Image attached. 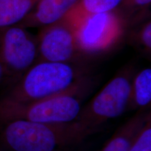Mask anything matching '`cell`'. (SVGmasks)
I'll list each match as a JSON object with an SVG mask.
<instances>
[{"label":"cell","instance_id":"obj_3","mask_svg":"<svg viewBox=\"0 0 151 151\" xmlns=\"http://www.w3.org/2000/svg\"><path fill=\"white\" fill-rule=\"evenodd\" d=\"M92 75L87 64L37 62L1 98L11 103H27L69 89Z\"/></svg>","mask_w":151,"mask_h":151},{"label":"cell","instance_id":"obj_7","mask_svg":"<svg viewBox=\"0 0 151 151\" xmlns=\"http://www.w3.org/2000/svg\"><path fill=\"white\" fill-rule=\"evenodd\" d=\"M37 39L38 62L87 64L88 59L80 52L77 44L75 24L66 16L39 28Z\"/></svg>","mask_w":151,"mask_h":151},{"label":"cell","instance_id":"obj_10","mask_svg":"<svg viewBox=\"0 0 151 151\" xmlns=\"http://www.w3.org/2000/svg\"><path fill=\"white\" fill-rule=\"evenodd\" d=\"M151 103V69L136 72L132 81L128 111L148 110Z\"/></svg>","mask_w":151,"mask_h":151},{"label":"cell","instance_id":"obj_14","mask_svg":"<svg viewBox=\"0 0 151 151\" xmlns=\"http://www.w3.org/2000/svg\"><path fill=\"white\" fill-rule=\"evenodd\" d=\"M128 39L143 55H151V20L150 18L129 28Z\"/></svg>","mask_w":151,"mask_h":151},{"label":"cell","instance_id":"obj_8","mask_svg":"<svg viewBox=\"0 0 151 151\" xmlns=\"http://www.w3.org/2000/svg\"><path fill=\"white\" fill-rule=\"evenodd\" d=\"M79 0H39L27 16L18 24L28 28H41L63 18Z\"/></svg>","mask_w":151,"mask_h":151},{"label":"cell","instance_id":"obj_15","mask_svg":"<svg viewBox=\"0 0 151 151\" xmlns=\"http://www.w3.org/2000/svg\"><path fill=\"white\" fill-rule=\"evenodd\" d=\"M128 151H151V117L139 132Z\"/></svg>","mask_w":151,"mask_h":151},{"label":"cell","instance_id":"obj_12","mask_svg":"<svg viewBox=\"0 0 151 151\" xmlns=\"http://www.w3.org/2000/svg\"><path fill=\"white\" fill-rule=\"evenodd\" d=\"M151 0H122L116 11L128 29L150 18Z\"/></svg>","mask_w":151,"mask_h":151},{"label":"cell","instance_id":"obj_2","mask_svg":"<svg viewBox=\"0 0 151 151\" xmlns=\"http://www.w3.org/2000/svg\"><path fill=\"white\" fill-rule=\"evenodd\" d=\"M94 86L92 74L65 91L37 101L11 103L0 100V122L24 120L48 124L71 123L78 118Z\"/></svg>","mask_w":151,"mask_h":151},{"label":"cell","instance_id":"obj_13","mask_svg":"<svg viewBox=\"0 0 151 151\" xmlns=\"http://www.w3.org/2000/svg\"><path fill=\"white\" fill-rule=\"evenodd\" d=\"M122 0H79L66 16L76 24L91 14L115 11Z\"/></svg>","mask_w":151,"mask_h":151},{"label":"cell","instance_id":"obj_1","mask_svg":"<svg viewBox=\"0 0 151 151\" xmlns=\"http://www.w3.org/2000/svg\"><path fill=\"white\" fill-rule=\"evenodd\" d=\"M90 136L76 122L48 124L11 120L0 122V143L10 151H70Z\"/></svg>","mask_w":151,"mask_h":151},{"label":"cell","instance_id":"obj_9","mask_svg":"<svg viewBox=\"0 0 151 151\" xmlns=\"http://www.w3.org/2000/svg\"><path fill=\"white\" fill-rule=\"evenodd\" d=\"M150 118V111H137L116 130L100 151H128L139 132Z\"/></svg>","mask_w":151,"mask_h":151},{"label":"cell","instance_id":"obj_6","mask_svg":"<svg viewBox=\"0 0 151 151\" xmlns=\"http://www.w3.org/2000/svg\"><path fill=\"white\" fill-rule=\"evenodd\" d=\"M39 60L37 36L20 24L0 28V63L11 86Z\"/></svg>","mask_w":151,"mask_h":151},{"label":"cell","instance_id":"obj_11","mask_svg":"<svg viewBox=\"0 0 151 151\" xmlns=\"http://www.w3.org/2000/svg\"><path fill=\"white\" fill-rule=\"evenodd\" d=\"M39 0H0V28L19 24Z\"/></svg>","mask_w":151,"mask_h":151},{"label":"cell","instance_id":"obj_17","mask_svg":"<svg viewBox=\"0 0 151 151\" xmlns=\"http://www.w3.org/2000/svg\"><path fill=\"white\" fill-rule=\"evenodd\" d=\"M0 151H1V149H0Z\"/></svg>","mask_w":151,"mask_h":151},{"label":"cell","instance_id":"obj_5","mask_svg":"<svg viewBox=\"0 0 151 151\" xmlns=\"http://www.w3.org/2000/svg\"><path fill=\"white\" fill-rule=\"evenodd\" d=\"M79 50L89 59L114 48L125 35V24L116 11L91 14L74 24Z\"/></svg>","mask_w":151,"mask_h":151},{"label":"cell","instance_id":"obj_4","mask_svg":"<svg viewBox=\"0 0 151 151\" xmlns=\"http://www.w3.org/2000/svg\"><path fill=\"white\" fill-rule=\"evenodd\" d=\"M135 73L133 65L122 68L89 102L83 106L74 122L93 135L109 120L127 111Z\"/></svg>","mask_w":151,"mask_h":151},{"label":"cell","instance_id":"obj_16","mask_svg":"<svg viewBox=\"0 0 151 151\" xmlns=\"http://www.w3.org/2000/svg\"><path fill=\"white\" fill-rule=\"evenodd\" d=\"M3 78H4V71H3L2 66H1V63H0V82L3 80Z\"/></svg>","mask_w":151,"mask_h":151}]
</instances>
